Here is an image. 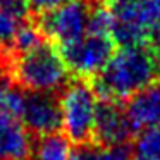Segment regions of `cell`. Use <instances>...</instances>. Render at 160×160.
<instances>
[{"mask_svg":"<svg viewBox=\"0 0 160 160\" xmlns=\"http://www.w3.org/2000/svg\"><path fill=\"white\" fill-rule=\"evenodd\" d=\"M33 134L19 117L0 107V160H31Z\"/></svg>","mask_w":160,"mask_h":160,"instance_id":"cell-8","label":"cell"},{"mask_svg":"<svg viewBox=\"0 0 160 160\" xmlns=\"http://www.w3.org/2000/svg\"><path fill=\"white\" fill-rule=\"evenodd\" d=\"M33 160H74L72 143L64 134L40 138L33 148Z\"/></svg>","mask_w":160,"mask_h":160,"instance_id":"cell-11","label":"cell"},{"mask_svg":"<svg viewBox=\"0 0 160 160\" xmlns=\"http://www.w3.org/2000/svg\"><path fill=\"white\" fill-rule=\"evenodd\" d=\"M9 88L4 84V81L0 79V107H4V102H5V95H7Z\"/></svg>","mask_w":160,"mask_h":160,"instance_id":"cell-16","label":"cell"},{"mask_svg":"<svg viewBox=\"0 0 160 160\" xmlns=\"http://www.w3.org/2000/svg\"><path fill=\"white\" fill-rule=\"evenodd\" d=\"M134 128L131 126L126 108L119 102L100 100L95 126V141L103 146H126L134 136Z\"/></svg>","mask_w":160,"mask_h":160,"instance_id":"cell-7","label":"cell"},{"mask_svg":"<svg viewBox=\"0 0 160 160\" xmlns=\"http://www.w3.org/2000/svg\"><path fill=\"white\" fill-rule=\"evenodd\" d=\"M157 81H160V59L153 48L121 47L95 78L93 86L102 98L128 102Z\"/></svg>","mask_w":160,"mask_h":160,"instance_id":"cell-1","label":"cell"},{"mask_svg":"<svg viewBox=\"0 0 160 160\" xmlns=\"http://www.w3.org/2000/svg\"><path fill=\"white\" fill-rule=\"evenodd\" d=\"M64 136L72 145L83 146L95 141V126L100 98L93 84L76 78L69 81L60 95Z\"/></svg>","mask_w":160,"mask_h":160,"instance_id":"cell-3","label":"cell"},{"mask_svg":"<svg viewBox=\"0 0 160 160\" xmlns=\"http://www.w3.org/2000/svg\"><path fill=\"white\" fill-rule=\"evenodd\" d=\"M98 2V0H97ZM103 2H110V4H114V2H117V0H103Z\"/></svg>","mask_w":160,"mask_h":160,"instance_id":"cell-17","label":"cell"},{"mask_svg":"<svg viewBox=\"0 0 160 160\" xmlns=\"http://www.w3.org/2000/svg\"><path fill=\"white\" fill-rule=\"evenodd\" d=\"M134 160H141V158H134Z\"/></svg>","mask_w":160,"mask_h":160,"instance_id":"cell-18","label":"cell"},{"mask_svg":"<svg viewBox=\"0 0 160 160\" xmlns=\"http://www.w3.org/2000/svg\"><path fill=\"white\" fill-rule=\"evenodd\" d=\"M28 0H0V62L12 53L18 35L29 21Z\"/></svg>","mask_w":160,"mask_h":160,"instance_id":"cell-9","label":"cell"},{"mask_svg":"<svg viewBox=\"0 0 160 160\" xmlns=\"http://www.w3.org/2000/svg\"><path fill=\"white\" fill-rule=\"evenodd\" d=\"M18 117L24 124V128L38 138L52 136L62 131L60 100L55 93L21 91Z\"/></svg>","mask_w":160,"mask_h":160,"instance_id":"cell-6","label":"cell"},{"mask_svg":"<svg viewBox=\"0 0 160 160\" xmlns=\"http://www.w3.org/2000/svg\"><path fill=\"white\" fill-rule=\"evenodd\" d=\"M136 158L160 160V128L141 131L134 141Z\"/></svg>","mask_w":160,"mask_h":160,"instance_id":"cell-13","label":"cell"},{"mask_svg":"<svg viewBox=\"0 0 160 160\" xmlns=\"http://www.w3.org/2000/svg\"><path fill=\"white\" fill-rule=\"evenodd\" d=\"M31 11H35L36 14H47V12L53 11V9L60 7V5L67 4L71 0H28Z\"/></svg>","mask_w":160,"mask_h":160,"instance_id":"cell-14","label":"cell"},{"mask_svg":"<svg viewBox=\"0 0 160 160\" xmlns=\"http://www.w3.org/2000/svg\"><path fill=\"white\" fill-rule=\"evenodd\" d=\"M74 160H131L128 146H103L97 143L78 146Z\"/></svg>","mask_w":160,"mask_h":160,"instance_id":"cell-12","label":"cell"},{"mask_svg":"<svg viewBox=\"0 0 160 160\" xmlns=\"http://www.w3.org/2000/svg\"><path fill=\"white\" fill-rule=\"evenodd\" d=\"M124 108L134 131L160 128V81L131 97Z\"/></svg>","mask_w":160,"mask_h":160,"instance_id":"cell-10","label":"cell"},{"mask_svg":"<svg viewBox=\"0 0 160 160\" xmlns=\"http://www.w3.org/2000/svg\"><path fill=\"white\" fill-rule=\"evenodd\" d=\"M115 52V40L110 33L88 31L71 45L62 47V57L69 72L79 79L97 78Z\"/></svg>","mask_w":160,"mask_h":160,"instance_id":"cell-5","label":"cell"},{"mask_svg":"<svg viewBox=\"0 0 160 160\" xmlns=\"http://www.w3.org/2000/svg\"><path fill=\"white\" fill-rule=\"evenodd\" d=\"M97 0H71L67 4L42 14L36 26L52 43L66 47L84 36L90 29V19Z\"/></svg>","mask_w":160,"mask_h":160,"instance_id":"cell-4","label":"cell"},{"mask_svg":"<svg viewBox=\"0 0 160 160\" xmlns=\"http://www.w3.org/2000/svg\"><path fill=\"white\" fill-rule=\"evenodd\" d=\"M4 76L16 90L28 93H55L69 84V69L62 52L50 40L9 57L0 64Z\"/></svg>","mask_w":160,"mask_h":160,"instance_id":"cell-2","label":"cell"},{"mask_svg":"<svg viewBox=\"0 0 160 160\" xmlns=\"http://www.w3.org/2000/svg\"><path fill=\"white\" fill-rule=\"evenodd\" d=\"M150 40H152V45H153V52H155L157 57L160 59V28L152 33V38Z\"/></svg>","mask_w":160,"mask_h":160,"instance_id":"cell-15","label":"cell"}]
</instances>
